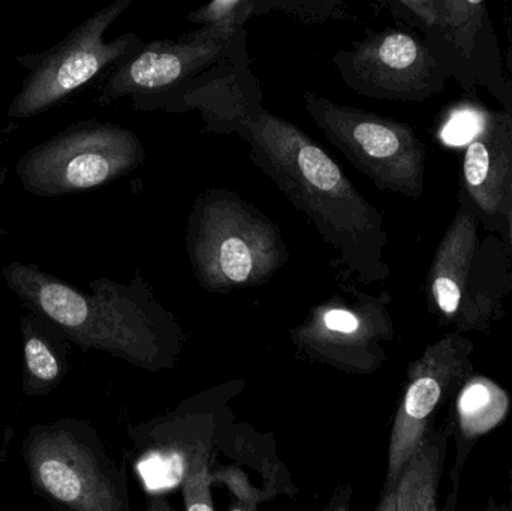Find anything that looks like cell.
Returning a JSON list of instances; mask_svg holds the SVG:
<instances>
[{
  "mask_svg": "<svg viewBox=\"0 0 512 511\" xmlns=\"http://www.w3.org/2000/svg\"><path fill=\"white\" fill-rule=\"evenodd\" d=\"M215 453L203 455L189 465L182 485L185 511H216L213 504L212 486L209 482L210 465Z\"/></svg>",
  "mask_w": 512,
  "mask_h": 511,
  "instance_id": "obj_21",
  "label": "cell"
},
{
  "mask_svg": "<svg viewBox=\"0 0 512 511\" xmlns=\"http://www.w3.org/2000/svg\"><path fill=\"white\" fill-rule=\"evenodd\" d=\"M146 511H179L165 495H147Z\"/></svg>",
  "mask_w": 512,
  "mask_h": 511,
  "instance_id": "obj_25",
  "label": "cell"
},
{
  "mask_svg": "<svg viewBox=\"0 0 512 511\" xmlns=\"http://www.w3.org/2000/svg\"><path fill=\"white\" fill-rule=\"evenodd\" d=\"M289 15L307 24L342 20L346 17L340 0H262V14Z\"/></svg>",
  "mask_w": 512,
  "mask_h": 511,
  "instance_id": "obj_20",
  "label": "cell"
},
{
  "mask_svg": "<svg viewBox=\"0 0 512 511\" xmlns=\"http://www.w3.org/2000/svg\"><path fill=\"white\" fill-rule=\"evenodd\" d=\"M475 246L477 225L472 213L463 210L442 239L429 273L433 303L450 320L459 317L462 309Z\"/></svg>",
  "mask_w": 512,
  "mask_h": 511,
  "instance_id": "obj_15",
  "label": "cell"
},
{
  "mask_svg": "<svg viewBox=\"0 0 512 511\" xmlns=\"http://www.w3.org/2000/svg\"><path fill=\"white\" fill-rule=\"evenodd\" d=\"M249 65L251 60H240L215 69L168 102L164 111H198L204 131L239 135L249 144L255 167L336 251L334 263L361 284L384 281L390 276L384 261V216L318 141L264 108L258 78Z\"/></svg>",
  "mask_w": 512,
  "mask_h": 511,
  "instance_id": "obj_1",
  "label": "cell"
},
{
  "mask_svg": "<svg viewBox=\"0 0 512 511\" xmlns=\"http://www.w3.org/2000/svg\"><path fill=\"white\" fill-rule=\"evenodd\" d=\"M487 116L474 108H460L451 114L441 129V138L448 146H463L474 141L486 126Z\"/></svg>",
  "mask_w": 512,
  "mask_h": 511,
  "instance_id": "obj_22",
  "label": "cell"
},
{
  "mask_svg": "<svg viewBox=\"0 0 512 511\" xmlns=\"http://www.w3.org/2000/svg\"><path fill=\"white\" fill-rule=\"evenodd\" d=\"M131 5L132 0H114L78 24L59 44L42 53L18 56L17 63L27 75L6 110L8 117L26 120L63 104L102 72L113 71L141 50L146 41L134 32L105 41L108 29Z\"/></svg>",
  "mask_w": 512,
  "mask_h": 511,
  "instance_id": "obj_7",
  "label": "cell"
},
{
  "mask_svg": "<svg viewBox=\"0 0 512 511\" xmlns=\"http://www.w3.org/2000/svg\"><path fill=\"white\" fill-rule=\"evenodd\" d=\"M354 488L351 483H339L321 511H352Z\"/></svg>",
  "mask_w": 512,
  "mask_h": 511,
  "instance_id": "obj_23",
  "label": "cell"
},
{
  "mask_svg": "<svg viewBox=\"0 0 512 511\" xmlns=\"http://www.w3.org/2000/svg\"><path fill=\"white\" fill-rule=\"evenodd\" d=\"M215 455L224 456L225 464L210 465V486H222L233 501L258 509L279 497L294 498L297 488L291 474L277 455L276 440L261 434L251 425L234 423L230 410L216 435Z\"/></svg>",
  "mask_w": 512,
  "mask_h": 511,
  "instance_id": "obj_13",
  "label": "cell"
},
{
  "mask_svg": "<svg viewBox=\"0 0 512 511\" xmlns=\"http://www.w3.org/2000/svg\"><path fill=\"white\" fill-rule=\"evenodd\" d=\"M8 174V167H0V188H2L3 185H5L6 179H8ZM6 236H8V230H6V228L3 227L2 221H0V240H2L3 237Z\"/></svg>",
  "mask_w": 512,
  "mask_h": 511,
  "instance_id": "obj_26",
  "label": "cell"
},
{
  "mask_svg": "<svg viewBox=\"0 0 512 511\" xmlns=\"http://www.w3.org/2000/svg\"><path fill=\"white\" fill-rule=\"evenodd\" d=\"M466 188L477 206L495 216L507 207L512 186V119L487 116L486 126L468 144L463 161Z\"/></svg>",
  "mask_w": 512,
  "mask_h": 511,
  "instance_id": "obj_14",
  "label": "cell"
},
{
  "mask_svg": "<svg viewBox=\"0 0 512 511\" xmlns=\"http://www.w3.org/2000/svg\"><path fill=\"white\" fill-rule=\"evenodd\" d=\"M346 87L366 98L418 101L435 92L438 62L430 48L406 30L369 32L333 57Z\"/></svg>",
  "mask_w": 512,
  "mask_h": 511,
  "instance_id": "obj_12",
  "label": "cell"
},
{
  "mask_svg": "<svg viewBox=\"0 0 512 511\" xmlns=\"http://www.w3.org/2000/svg\"><path fill=\"white\" fill-rule=\"evenodd\" d=\"M472 344L450 335L430 345L409 365L405 390L388 441L385 485H397L406 465L430 434V425L442 402L471 377Z\"/></svg>",
  "mask_w": 512,
  "mask_h": 511,
  "instance_id": "obj_11",
  "label": "cell"
},
{
  "mask_svg": "<svg viewBox=\"0 0 512 511\" xmlns=\"http://www.w3.org/2000/svg\"><path fill=\"white\" fill-rule=\"evenodd\" d=\"M23 381L21 389L30 398L50 395L68 375L71 342L54 324L27 312L21 318Z\"/></svg>",
  "mask_w": 512,
  "mask_h": 511,
  "instance_id": "obj_16",
  "label": "cell"
},
{
  "mask_svg": "<svg viewBox=\"0 0 512 511\" xmlns=\"http://www.w3.org/2000/svg\"><path fill=\"white\" fill-rule=\"evenodd\" d=\"M510 399L489 378L469 377L457 396V422L465 440H475L507 416Z\"/></svg>",
  "mask_w": 512,
  "mask_h": 511,
  "instance_id": "obj_18",
  "label": "cell"
},
{
  "mask_svg": "<svg viewBox=\"0 0 512 511\" xmlns=\"http://www.w3.org/2000/svg\"><path fill=\"white\" fill-rule=\"evenodd\" d=\"M240 60H251L246 29L203 26L176 39H155L110 71L96 104L128 98L134 110L162 111L210 72Z\"/></svg>",
  "mask_w": 512,
  "mask_h": 511,
  "instance_id": "obj_5",
  "label": "cell"
},
{
  "mask_svg": "<svg viewBox=\"0 0 512 511\" xmlns=\"http://www.w3.org/2000/svg\"><path fill=\"white\" fill-rule=\"evenodd\" d=\"M144 159L146 150L134 131L86 119L27 150L15 173L24 191L56 198L110 185L140 168Z\"/></svg>",
  "mask_w": 512,
  "mask_h": 511,
  "instance_id": "obj_6",
  "label": "cell"
},
{
  "mask_svg": "<svg viewBox=\"0 0 512 511\" xmlns=\"http://www.w3.org/2000/svg\"><path fill=\"white\" fill-rule=\"evenodd\" d=\"M255 15H261V0H215L192 11L186 20L200 27L245 29V24Z\"/></svg>",
  "mask_w": 512,
  "mask_h": 511,
  "instance_id": "obj_19",
  "label": "cell"
},
{
  "mask_svg": "<svg viewBox=\"0 0 512 511\" xmlns=\"http://www.w3.org/2000/svg\"><path fill=\"white\" fill-rule=\"evenodd\" d=\"M0 273L27 311L50 321L83 350L101 351L150 374L171 371L182 359L185 329L141 273L128 284L93 279L89 291L38 264L12 261Z\"/></svg>",
  "mask_w": 512,
  "mask_h": 511,
  "instance_id": "obj_2",
  "label": "cell"
},
{
  "mask_svg": "<svg viewBox=\"0 0 512 511\" xmlns=\"http://www.w3.org/2000/svg\"><path fill=\"white\" fill-rule=\"evenodd\" d=\"M388 296L346 285L310 308L306 320L289 329L303 359L348 375H370L387 360L394 324Z\"/></svg>",
  "mask_w": 512,
  "mask_h": 511,
  "instance_id": "obj_9",
  "label": "cell"
},
{
  "mask_svg": "<svg viewBox=\"0 0 512 511\" xmlns=\"http://www.w3.org/2000/svg\"><path fill=\"white\" fill-rule=\"evenodd\" d=\"M304 108L324 137L381 191L420 198L426 149L411 126L363 108L303 93Z\"/></svg>",
  "mask_w": 512,
  "mask_h": 511,
  "instance_id": "obj_8",
  "label": "cell"
},
{
  "mask_svg": "<svg viewBox=\"0 0 512 511\" xmlns=\"http://www.w3.org/2000/svg\"><path fill=\"white\" fill-rule=\"evenodd\" d=\"M33 491L59 511H134L128 474L86 420L30 426L21 447Z\"/></svg>",
  "mask_w": 512,
  "mask_h": 511,
  "instance_id": "obj_4",
  "label": "cell"
},
{
  "mask_svg": "<svg viewBox=\"0 0 512 511\" xmlns=\"http://www.w3.org/2000/svg\"><path fill=\"white\" fill-rule=\"evenodd\" d=\"M444 432L429 434L406 465L397 485V511H439L438 491L444 468Z\"/></svg>",
  "mask_w": 512,
  "mask_h": 511,
  "instance_id": "obj_17",
  "label": "cell"
},
{
  "mask_svg": "<svg viewBox=\"0 0 512 511\" xmlns=\"http://www.w3.org/2000/svg\"><path fill=\"white\" fill-rule=\"evenodd\" d=\"M397 485H384L381 497L373 511H397Z\"/></svg>",
  "mask_w": 512,
  "mask_h": 511,
  "instance_id": "obj_24",
  "label": "cell"
},
{
  "mask_svg": "<svg viewBox=\"0 0 512 511\" xmlns=\"http://www.w3.org/2000/svg\"><path fill=\"white\" fill-rule=\"evenodd\" d=\"M185 240L195 281L213 294L264 285L289 260L279 225L228 188L198 195Z\"/></svg>",
  "mask_w": 512,
  "mask_h": 511,
  "instance_id": "obj_3",
  "label": "cell"
},
{
  "mask_svg": "<svg viewBox=\"0 0 512 511\" xmlns=\"http://www.w3.org/2000/svg\"><path fill=\"white\" fill-rule=\"evenodd\" d=\"M228 511H258V509H251V507H246L243 504L237 503V501H233Z\"/></svg>",
  "mask_w": 512,
  "mask_h": 511,
  "instance_id": "obj_27",
  "label": "cell"
},
{
  "mask_svg": "<svg viewBox=\"0 0 512 511\" xmlns=\"http://www.w3.org/2000/svg\"><path fill=\"white\" fill-rule=\"evenodd\" d=\"M243 381H230L180 404L171 413L129 429L132 465L147 495L182 488L189 465L215 453L216 435L227 402L242 392Z\"/></svg>",
  "mask_w": 512,
  "mask_h": 511,
  "instance_id": "obj_10",
  "label": "cell"
},
{
  "mask_svg": "<svg viewBox=\"0 0 512 511\" xmlns=\"http://www.w3.org/2000/svg\"><path fill=\"white\" fill-rule=\"evenodd\" d=\"M511 236H512V207H511Z\"/></svg>",
  "mask_w": 512,
  "mask_h": 511,
  "instance_id": "obj_28",
  "label": "cell"
}]
</instances>
